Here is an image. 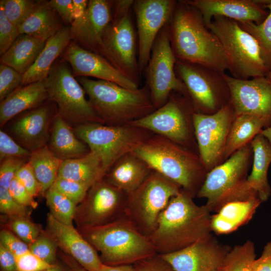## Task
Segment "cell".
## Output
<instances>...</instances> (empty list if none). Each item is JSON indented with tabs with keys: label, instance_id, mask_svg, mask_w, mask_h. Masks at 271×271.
Instances as JSON below:
<instances>
[{
	"label": "cell",
	"instance_id": "1",
	"mask_svg": "<svg viewBox=\"0 0 271 271\" xmlns=\"http://www.w3.org/2000/svg\"><path fill=\"white\" fill-rule=\"evenodd\" d=\"M171 47L177 60L225 73L228 66L217 37L200 12L186 0L177 1L169 22Z\"/></svg>",
	"mask_w": 271,
	"mask_h": 271
},
{
	"label": "cell",
	"instance_id": "2",
	"mask_svg": "<svg viewBox=\"0 0 271 271\" xmlns=\"http://www.w3.org/2000/svg\"><path fill=\"white\" fill-rule=\"evenodd\" d=\"M193 197L182 189L161 212L149 236L158 254L179 250L211 234V212Z\"/></svg>",
	"mask_w": 271,
	"mask_h": 271
},
{
	"label": "cell",
	"instance_id": "3",
	"mask_svg": "<svg viewBox=\"0 0 271 271\" xmlns=\"http://www.w3.org/2000/svg\"><path fill=\"white\" fill-rule=\"evenodd\" d=\"M76 79L104 124H127L156 109L147 85L130 90L108 81L84 77Z\"/></svg>",
	"mask_w": 271,
	"mask_h": 271
},
{
	"label": "cell",
	"instance_id": "4",
	"mask_svg": "<svg viewBox=\"0 0 271 271\" xmlns=\"http://www.w3.org/2000/svg\"><path fill=\"white\" fill-rule=\"evenodd\" d=\"M78 230L99 253L103 264H133L157 253L150 238L125 215L104 225Z\"/></svg>",
	"mask_w": 271,
	"mask_h": 271
},
{
	"label": "cell",
	"instance_id": "5",
	"mask_svg": "<svg viewBox=\"0 0 271 271\" xmlns=\"http://www.w3.org/2000/svg\"><path fill=\"white\" fill-rule=\"evenodd\" d=\"M156 171L193 196L202 185V169L195 155L166 138L154 134L132 152Z\"/></svg>",
	"mask_w": 271,
	"mask_h": 271
},
{
	"label": "cell",
	"instance_id": "6",
	"mask_svg": "<svg viewBox=\"0 0 271 271\" xmlns=\"http://www.w3.org/2000/svg\"><path fill=\"white\" fill-rule=\"evenodd\" d=\"M208 27L221 43L232 77L246 80L266 76L269 70L256 40L236 21L215 16Z\"/></svg>",
	"mask_w": 271,
	"mask_h": 271
},
{
	"label": "cell",
	"instance_id": "7",
	"mask_svg": "<svg viewBox=\"0 0 271 271\" xmlns=\"http://www.w3.org/2000/svg\"><path fill=\"white\" fill-rule=\"evenodd\" d=\"M76 136L99 157L105 175L121 157L132 153L154 133L127 124L90 123L73 127Z\"/></svg>",
	"mask_w": 271,
	"mask_h": 271
},
{
	"label": "cell",
	"instance_id": "8",
	"mask_svg": "<svg viewBox=\"0 0 271 271\" xmlns=\"http://www.w3.org/2000/svg\"><path fill=\"white\" fill-rule=\"evenodd\" d=\"M46 82L48 100L55 103L57 113L72 127L90 123L104 124L65 62L52 66Z\"/></svg>",
	"mask_w": 271,
	"mask_h": 271
},
{
	"label": "cell",
	"instance_id": "9",
	"mask_svg": "<svg viewBox=\"0 0 271 271\" xmlns=\"http://www.w3.org/2000/svg\"><path fill=\"white\" fill-rule=\"evenodd\" d=\"M181 189L178 184L153 170L137 189L127 194L125 216L149 237L161 212Z\"/></svg>",
	"mask_w": 271,
	"mask_h": 271
},
{
	"label": "cell",
	"instance_id": "10",
	"mask_svg": "<svg viewBox=\"0 0 271 271\" xmlns=\"http://www.w3.org/2000/svg\"><path fill=\"white\" fill-rule=\"evenodd\" d=\"M175 72L186 88L192 106L199 112L213 113L230 102L225 72L178 60Z\"/></svg>",
	"mask_w": 271,
	"mask_h": 271
},
{
	"label": "cell",
	"instance_id": "11",
	"mask_svg": "<svg viewBox=\"0 0 271 271\" xmlns=\"http://www.w3.org/2000/svg\"><path fill=\"white\" fill-rule=\"evenodd\" d=\"M169 22L158 34L146 68V85L156 109L166 103L173 92L188 97L186 88L175 72L177 60L171 45Z\"/></svg>",
	"mask_w": 271,
	"mask_h": 271
},
{
	"label": "cell",
	"instance_id": "12",
	"mask_svg": "<svg viewBox=\"0 0 271 271\" xmlns=\"http://www.w3.org/2000/svg\"><path fill=\"white\" fill-rule=\"evenodd\" d=\"M251 149L248 145L240 148L206 175L196 195L207 199L205 205L211 212H216L224 204L236 199L246 179Z\"/></svg>",
	"mask_w": 271,
	"mask_h": 271
},
{
	"label": "cell",
	"instance_id": "13",
	"mask_svg": "<svg viewBox=\"0 0 271 271\" xmlns=\"http://www.w3.org/2000/svg\"><path fill=\"white\" fill-rule=\"evenodd\" d=\"M127 194L104 178L94 184L76 207L74 221L78 229L104 225L125 215Z\"/></svg>",
	"mask_w": 271,
	"mask_h": 271
},
{
	"label": "cell",
	"instance_id": "14",
	"mask_svg": "<svg viewBox=\"0 0 271 271\" xmlns=\"http://www.w3.org/2000/svg\"><path fill=\"white\" fill-rule=\"evenodd\" d=\"M105 58L139 85L140 75L136 36L129 12L112 15L102 37Z\"/></svg>",
	"mask_w": 271,
	"mask_h": 271
},
{
	"label": "cell",
	"instance_id": "15",
	"mask_svg": "<svg viewBox=\"0 0 271 271\" xmlns=\"http://www.w3.org/2000/svg\"><path fill=\"white\" fill-rule=\"evenodd\" d=\"M233 115L230 102L211 114L193 112L192 121L200 158L206 168L213 167L223 155Z\"/></svg>",
	"mask_w": 271,
	"mask_h": 271
},
{
	"label": "cell",
	"instance_id": "16",
	"mask_svg": "<svg viewBox=\"0 0 271 271\" xmlns=\"http://www.w3.org/2000/svg\"><path fill=\"white\" fill-rule=\"evenodd\" d=\"M177 1L137 0L132 7L138 35V64L141 74L148 64L155 41L172 17Z\"/></svg>",
	"mask_w": 271,
	"mask_h": 271
},
{
	"label": "cell",
	"instance_id": "17",
	"mask_svg": "<svg viewBox=\"0 0 271 271\" xmlns=\"http://www.w3.org/2000/svg\"><path fill=\"white\" fill-rule=\"evenodd\" d=\"M173 92L166 103L150 114L128 124L149 130L183 145L189 136L187 115L192 107L187 97Z\"/></svg>",
	"mask_w": 271,
	"mask_h": 271
},
{
	"label": "cell",
	"instance_id": "18",
	"mask_svg": "<svg viewBox=\"0 0 271 271\" xmlns=\"http://www.w3.org/2000/svg\"><path fill=\"white\" fill-rule=\"evenodd\" d=\"M229 87L230 102L235 115L247 114L265 120L271 125V80L266 76L246 80L224 74Z\"/></svg>",
	"mask_w": 271,
	"mask_h": 271
},
{
	"label": "cell",
	"instance_id": "19",
	"mask_svg": "<svg viewBox=\"0 0 271 271\" xmlns=\"http://www.w3.org/2000/svg\"><path fill=\"white\" fill-rule=\"evenodd\" d=\"M230 249L211 233L181 249L159 255L175 271H213L220 267Z\"/></svg>",
	"mask_w": 271,
	"mask_h": 271
},
{
	"label": "cell",
	"instance_id": "20",
	"mask_svg": "<svg viewBox=\"0 0 271 271\" xmlns=\"http://www.w3.org/2000/svg\"><path fill=\"white\" fill-rule=\"evenodd\" d=\"M61 61L71 66L74 77H93L115 83L136 90L139 85L128 78L102 56L90 51L71 41L60 56Z\"/></svg>",
	"mask_w": 271,
	"mask_h": 271
},
{
	"label": "cell",
	"instance_id": "21",
	"mask_svg": "<svg viewBox=\"0 0 271 271\" xmlns=\"http://www.w3.org/2000/svg\"><path fill=\"white\" fill-rule=\"evenodd\" d=\"M48 100L19 115L10 127L12 137L33 152L47 145L57 108Z\"/></svg>",
	"mask_w": 271,
	"mask_h": 271
},
{
	"label": "cell",
	"instance_id": "22",
	"mask_svg": "<svg viewBox=\"0 0 271 271\" xmlns=\"http://www.w3.org/2000/svg\"><path fill=\"white\" fill-rule=\"evenodd\" d=\"M113 1H88L84 18L70 26L72 40L81 47L105 58L102 37L112 20Z\"/></svg>",
	"mask_w": 271,
	"mask_h": 271
},
{
	"label": "cell",
	"instance_id": "23",
	"mask_svg": "<svg viewBox=\"0 0 271 271\" xmlns=\"http://www.w3.org/2000/svg\"><path fill=\"white\" fill-rule=\"evenodd\" d=\"M201 13L208 26L215 16L238 22L262 23L269 14L267 0H186Z\"/></svg>",
	"mask_w": 271,
	"mask_h": 271
},
{
	"label": "cell",
	"instance_id": "24",
	"mask_svg": "<svg viewBox=\"0 0 271 271\" xmlns=\"http://www.w3.org/2000/svg\"><path fill=\"white\" fill-rule=\"evenodd\" d=\"M46 231L58 247L89 271H98L102 265L95 249L73 225L57 220L50 213L47 215Z\"/></svg>",
	"mask_w": 271,
	"mask_h": 271
},
{
	"label": "cell",
	"instance_id": "25",
	"mask_svg": "<svg viewBox=\"0 0 271 271\" xmlns=\"http://www.w3.org/2000/svg\"><path fill=\"white\" fill-rule=\"evenodd\" d=\"M250 145L253 155L252 169L240 188L237 198L244 200L257 196L263 202L271 194L267 178L271 164V145L259 133L251 141Z\"/></svg>",
	"mask_w": 271,
	"mask_h": 271
},
{
	"label": "cell",
	"instance_id": "26",
	"mask_svg": "<svg viewBox=\"0 0 271 271\" xmlns=\"http://www.w3.org/2000/svg\"><path fill=\"white\" fill-rule=\"evenodd\" d=\"M48 100L46 79L21 86L0 103V126Z\"/></svg>",
	"mask_w": 271,
	"mask_h": 271
},
{
	"label": "cell",
	"instance_id": "27",
	"mask_svg": "<svg viewBox=\"0 0 271 271\" xmlns=\"http://www.w3.org/2000/svg\"><path fill=\"white\" fill-rule=\"evenodd\" d=\"M261 203L257 196L226 202L211 215V231L218 234L233 232L250 221Z\"/></svg>",
	"mask_w": 271,
	"mask_h": 271
},
{
	"label": "cell",
	"instance_id": "28",
	"mask_svg": "<svg viewBox=\"0 0 271 271\" xmlns=\"http://www.w3.org/2000/svg\"><path fill=\"white\" fill-rule=\"evenodd\" d=\"M153 170L132 152L119 158L104 177L110 184L126 194L137 189Z\"/></svg>",
	"mask_w": 271,
	"mask_h": 271
},
{
	"label": "cell",
	"instance_id": "29",
	"mask_svg": "<svg viewBox=\"0 0 271 271\" xmlns=\"http://www.w3.org/2000/svg\"><path fill=\"white\" fill-rule=\"evenodd\" d=\"M70 27H63L46 42L34 64L23 74L22 86L46 79L56 59L71 42Z\"/></svg>",
	"mask_w": 271,
	"mask_h": 271
},
{
	"label": "cell",
	"instance_id": "30",
	"mask_svg": "<svg viewBox=\"0 0 271 271\" xmlns=\"http://www.w3.org/2000/svg\"><path fill=\"white\" fill-rule=\"evenodd\" d=\"M47 145L62 161L83 157L90 151L86 144L76 136L73 127L58 113L52 121Z\"/></svg>",
	"mask_w": 271,
	"mask_h": 271
},
{
	"label": "cell",
	"instance_id": "31",
	"mask_svg": "<svg viewBox=\"0 0 271 271\" xmlns=\"http://www.w3.org/2000/svg\"><path fill=\"white\" fill-rule=\"evenodd\" d=\"M57 13L49 1H38L17 26L20 34H26L46 42L63 27Z\"/></svg>",
	"mask_w": 271,
	"mask_h": 271
},
{
	"label": "cell",
	"instance_id": "32",
	"mask_svg": "<svg viewBox=\"0 0 271 271\" xmlns=\"http://www.w3.org/2000/svg\"><path fill=\"white\" fill-rule=\"evenodd\" d=\"M45 41L26 34H20L1 57V63L24 74L34 64L46 44Z\"/></svg>",
	"mask_w": 271,
	"mask_h": 271
},
{
	"label": "cell",
	"instance_id": "33",
	"mask_svg": "<svg viewBox=\"0 0 271 271\" xmlns=\"http://www.w3.org/2000/svg\"><path fill=\"white\" fill-rule=\"evenodd\" d=\"M104 176L99 157L95 153L90 151L83 157L63 161L58 177L76 181L91 187Z\"/></svg>",
	"mask_w": 271,
	"mask_h": 271
},
{
	"label": "cell",
	"instance_id": "34",
	"mask_svg": "<svg viewBox=\"0 0 271 271\" xmlns=\"http://www.w3.org/2000/svg\"><path fill=\"white\" fill-rule=\"evenodd\" d=\"M232 122L223 154L226 157L251 142L263 127L269 126L268 122L264 119L247 114L235 115Z\"/></svg>",
	"mask_w": 271,
	"mask_h": 271
},
{
	"label": "cell",
	"instance_id": "35",
	"mask_svg": "<svg viewBox=\"0 0 271 271\" xmlns=\"http://www.w3.org/2000/svg\"><path fill=\"white\" fill-rule=\"evenodd\" d=\"M62 162L54 155L47 145L32 152L28 163L41 185V195L45 196L47 191L57 179Z\"/></svg>",
	"mask_w": 271,
	"mask_h": 271
},
{
	"label": "cell",
	"instance_id": "36",
	"mask_svg": "<svg viewBox=\"0 0 271 271\" xmlns=\"http://www.w3.org/2000/svg\"><path fill=\"white\" fill-rule=\"evenodd\" d=\"M256 259L253 242L249 240L242 244L230 248L226 254L220 271H254L253 264Z\"/></svg>",
	"mask_w": 271,
	"mask_h": 271
},
{
	"label": "cell",
	"instance_id": "37",
	"mask_svg": "<svg viewBox=\"0 0 271 271\" xmlns=\"http://www.w3.org/2000/svg\"><path fill=\"white\" fill-rule=\"evenodd\" d=\"M265 7L269 14L260 24L251 22H238L240 27L250 34L256 40L260 49L261 57L266 66L271 70V0Z\"/></svg>",
	"mask_w": 271,
	"mask_h": 271
},
{
	"label": "cell",
	"instance_id": "38",
	"mask_svg": "<svg viewBox=\"0 0 271 271\" xmlns=\"http://www.w3.org/2000/svg\"><path fill=\"white\" fill-rule=\"evenodd\" d=\"M45 197L51 215L61 223L73 225L77 205L52 187L47 191Z\"/></svg>",
	"mask_w": 271,
	"mask_h": 271
},
{
	"label": "cell",
	"instance_id": "39",
	"mask_svg": "<svg viewBox=\"0 0 271 271\" xmlns=\"http://www.w3.org/2000/svg\"><path fill=\"white\" fill-rule=\"evenodd\" d=\"M7 229L11 230L29 245L39 236L42 231L39 225L32 221L29 217H8Z\"/></svg>",
	"mask_w": 271,
	"mask_h": 271
},
{
	"label": "cell",
	"instance_id": "40",
	"mask_svg": "<svg viewBox=\"0 0 271 271\" xmlns=\"http://www.w3.org/2000/svg\"><path fill=\"white\" fill-rule=\"evenodd\" d=\"M58 246L46 230H42L39 236L29 245V250L44 261L50 264L57 263Z\"/></svg>",
	"mask_w": 271,
	"mask_h": 271
},
{
	"label": "cell",
	"instance_id": "41",
	"mask_svg": "<svg viewBox=\"0 0 271 271\" xmlns=\"http://www.w3.org/2000/svg\"><path fill=\"white\" fill-rule=\"evenodd\" d=\"M36 1L32 0H1L8 19L18 26L32 11Z\"/></svg>",
	"mask_w": 271,
	"mask_h": 271
},
{
	"label": "cell",
	"instance_id": "42",
	"mask_svg": "<svg viewBox=\"0 0 271 271\" xmlns=\"http://www.w3.org/2000/svg\"><path fill=\"white\" fill-rule=\"evenodd\" d=\"M70 199L77 206L85 198L90 187L72 180L57 177L51 186Z\"/></svg>",
	"mask_w": 271,
	"mask_h": 271
},
{
	"label": "cell",
	"instance_id": "43",
	"mask_svg": "<svg viewBox=\"0 0 271 271\" xmlns=\"http://www.w3.org/2000/svg\"><path fill=\"white\" fill-rule=\"evenodd\" d=\"M23 74L3 63L0 65V101L22 86Z\"/></svg>",
	"mask_w": 271,
	"mask_h": 271
},
{
	"label": "cell",
	"instance_id": "44",
	"mask_svg": "<svg viewBox=\"0 0 271 271\" xmlns=\"http://www.w3.org/2000/svg\"><path fill=\"white\" fill-rule=\"evenodd\" d=\"M32 152L23 147L11 136L0 130V161L8 158L15 157L29 161Z\"/></svg>",
	"mask_w": 271,
	"mask_h": 271
},
{
	"label": "cell",
	"instance_id": "45",
	"mask_svg": "<svg viewBox=\"0 0 271 271\" xmlns=\"http://www.w3.org/2000/svg\"><path fill=\"white\" fill-rule=\"evenodd\" d=\"M0 212L8 217H29L31 208L22 205L10 194L8 189L0 187Z\"/></svg>",
	"mask_w": 271,
	"mask_h": 271
},
{
	"label": "cell",
	"instance_id": "46",
	"mask_svg": "<svg viewBox=\"0 0 271 271\" xmlns=\"http://www.w3.org/2000/svg\"><path fill=\"white\" fill-rule=\"evenodd\" d=\"M20 35L18 27L7 18L0 5V54L2 55Z\"/></svg>",
	"mask_w": 271,
	"mask_h": 271
},
{
	"label": "cell",
	"instance_id": "47",
	"mask_svg": "<svg viewBox=\"0 0 271 271\" xmlns=\"http://www.w3.org/2000/svg\"><path fill=\"white\" fill-rule=\"evenodd\" d=\"M28 162L27 160L15 157L8 158L1 162L0 187L8 189L18 171Z\"/></svg>",
	"mask_w": 271,
	"mask_h": 271
},
{
	"label": "cell",
	"instance_id": "48",
	"mask_svg": "<svg viewBox=\"0 0 271 271\" xmlns=\"http://www.w3.org/2000/svg\"><path fill=\"white\" fill-rule=\"evenodd\" d=\"M34 197L41 195V187L34 171L28 162L18 171L15 177Z\"/></svg>",
	"mask_w": 271,
	"mask_h": 271
},
{
	"label": "cell",
	"instance_id": "49",
	"mask_svg": "<svg viewBox=\"0 0 271 271\" xmlns=\"http://www.w3.org/2000/svg\"><path fill=\"white\" fill-rule=\"evenodd\" d=\"M18 271H40L52 267L50 264L34 254L30 250L16 256Z\"/></svg>",
	"mask_w": 271,
	"mask_h": 271
},
{
	"label": "cell",
	"instance_id": "50",
	"mask_svg": "<svg viewBox=\"0 0 271 271\" xmlns=\"http://www.w3.org/2000/svg\"><path fill=\"white\" fill-rule=\"evenodd\" d=\"M0 244L16 256L29 251V245L8 229H3L0 232Z\"/></svg>",
	"mask_w": 271,
	"mask_h": 271
},
{
	"label": "cell",
	"instance_id": "51",
	"mask_svg": "<svg viewBox=\"0 0 271 271\" xmlns=\"http://www.w3.org/2000/svg\"><path fill=\"white\" fill-rule=\"evenodd\" d=\"M9 191L13 198L20 204L31 208H36L37 202L24 186L15 178L10 183Z\"/></svg>",
	"mask_w": 271,
	"mask_h": 271
},
{
	"label": "cell",
	"instance_id": "52",
	"mask_svg": "<svg viewBox=\"0 0 271 271\" xmlns=\"http://www.w3.org/2000/svg\"><path fill=\"white\" fill-rule=\"evenodd\" d=\"M138 271H175L158 253L133 264Z\"/></svg>",
	"mask_w": 271,
	"mask_h": 271
},
{
	"label": "cell",
	"instance_id": "53",
	"mask_svg": "<svg viewBox=\"0 0 271 271\" xmlns=\"http://www.w3.org/2000/svg\"><path fill=\"white\" fill-rule=\"evenodd\" d=\"M49 2L63 21L71 25L73 21V1L51 0Z\"/></svg>",
	"mask_w": 271,
	"mask_h": 271
},
{
	"label": "cell",
	"instance_id": "54",
	"mask_svg": "<svg viewBox=\"0 0 271 271\" xmlns=\"http://www.w3.org/2000/svg\"><path fill=\"white\" fill-rule=\"evenodd\" d=\"M254 271H271V241L264 245L260 256L253 264Z\"/></svg>",
	"mask_w": 271,
	"mask_h": 271
},
{
	"label": "cell",
	"instance_id": "55",
	"mask_svg": "<svg viewBox=\"0 0 271 271\" xmlns=\"http://www.w3.org/2000/svg\"><path fill=\"white\" fill-rule=\"evenodd\" d=\"M0 266L1 271H18L16 256L0 244Z\"/></svg>",
	"mask_w": 271,
	"mask_h": 271
},
{
	"label": "cell",
	"instance_id": "56",
	"mask_svg": "<svg viewBox=\"0 0 271 271\" xmlns=\"http://www.w3.org/2000/svg\"><path fill=\"white\" fill-rule=\"evenodd\" d=\"M72 1L73 6V21L72 23L73 24L79 22L84 18L87 11L88 1Z\"/></svg>",
	"mask_w": 271,
	"mask_h": 271
},
{
	"label": "cell",
	"instance_id": "57",
	"mask_svg": "<svg viewBox=\"0 0 271 271\" xmlns=\"http://www.w3.org/2000/svg\"><path fill=\"white\" fill-rule=\"evenodd\" d=\"M60 257L66 265L73 271H89L76 261L73 258L64 253L60 254Z\"/></svg>",
	"mask_w": 271,
	"mask_h": 271
},
{
	"label": "cell",
	"instance_id": "58",
	"mask_svg": "<svg viewBox=\"0 0 271 271\" xmlns=\"http://www.w3.org/2000/svg\"><path fill=\"white\" fill-rule=\"evenodd\" d=\"M98 271H138L133 264L107 265L102 264Z\"/></svg>",
	"mask_w": 271,
	"mask_h": 271
},
{
	"label": "cell",
	"instance_id": "59",
	"mask_svg": "<svg viewBox=\"0 0 271 271\" xmlns=\"http://www.w3.org/2000/svg\"><path fill=\"white\" fill-rule=\"evenodd\" d=\"M40 271H73L67 265L66 266L62 265L58 263L54 264L52 267Z\"/></svg>",
	"mask_w": 271,
	"mask_h": 271
},
{
	"label": "cell",
	"instance_id": "60",
	"mask_svg": "<svg viewBox=\"0 0 271 271\" xmlns=\"http://www.w3.org/2000/svg\"><path fill=\"white\" fill-rule=\"evenodd\" d=\"M260 133L263 135L271 145V125L265 127L264 129H262Z\"/></svg>",
	"mask_w": 271,
	"mask_h": 271
},
{
	"label": "cell",
	"instance_id": "61",
	"mask_svg": "<svg viewBox=\"0 0 271 271\" xmlns=\"http://www.w3.org/2000/svg\"><path fill=\"white\" fill-rule=\"evenodd\" d=\"M266 77L271 80V70L267 73Z\"/></svg>",
	"mask_w": 271,
	"mask_h": 271
},
{
	"label": "cell",
	"instance_id": "62",
	"mask_svg": "<svg viewBox=\"0 0 271 271\" xmlns=\"http://www.w3.org/2000/svg\"><path fill=\"white\" fill-rule=\"evenodd\" d=\"M213 271H220V270H219V269H216V270H213Z\"/></svg>",
	"mask_w": 271,
	"mask_h": 271
}]
</instances>
